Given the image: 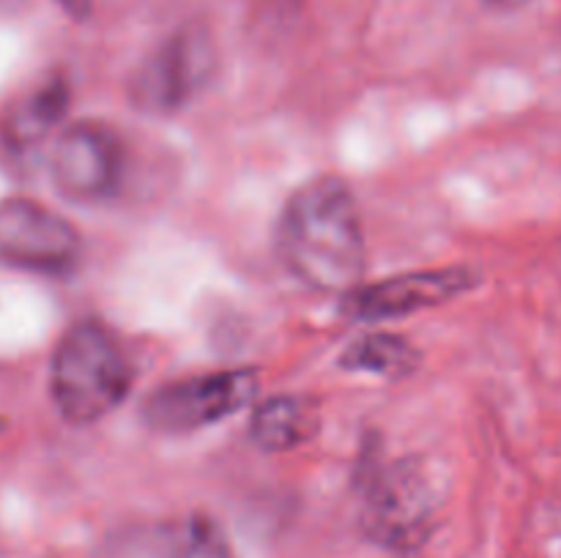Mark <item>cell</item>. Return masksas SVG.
I'll list each match as a JSON object with an SVG mask.
<instances>
[{"label": "cell", "instance_id": "11", "mask_svg": "<svg viewBox=\"0 0 561 558\" xmlns=\"http://www.w3.org/2000/svg\"><path fill=\"white\" fill-rule=\"evenodd\" d=\"M321 425V414L305 397L283 394L272 397L252 410L250 438L263 452H290L310 441Z\"/></svg>", "mask_w": 561, "mask_h": 558}, {"label": "cell", "instance_id": "3", "mask_svg": "<svg viewBox=\"0 0 561 558\" xmlns=\"http://www.w3.org/2000/svg\"><path fill=\"white\" fill-rule=\"evenodd\" d=\"M438 512L433 476L411 460L378 465L362 481V528L373 542L411 550L431 536Z\"/></svg>", "mask_w": 561, "mask_h": 558}, {"label": "cell", "instance_id": "6", "mask_svg": "<svg viewBox=\"0 0 561 558\" xmlns=\"http://www.w3.org/2000/svg\"><path fill=\"white\" fill-rule=\"evenodd\" d=\"M126 148L121 137L99 120H80L60 131L49 156L53 184L71 202H104L121 191Z\"/></svg>", "mask_w": 561, "mask_h": 558}, {"label": "cell", "instance_id": "8", "mask_svg": "<svg viewBox=\"0 0 561 558\" xmlns=\"http://www.w3.org/2000/svg\"><path fill=\"white\" fill-rule=\"evenodd\" d=\"M96 558H233V547L214 520L190 514L121 525L104 536Z\"/></svg>", "mask_w": 561, "mask_h": 558}, {"label": "cell", "instance_id": "2", "mask_svg": "<svg viewBox=\"0 0 561 558\" xmlns=\"http://www.w3.org/2000/svg\"><path fill=\"white\" fill-rule=\"evenodd\" d=\"M135 370L121 339L104 323L77 321L58 339L49 364V394L71 425H93L129 394Z\"/></svg>", "mask_w": 561, "mask_h": 558}, {"label": "cell", "instance_id": "10", "mask_svg": "<svg viewBox=\"0 0 561 558\" xmlns=\"http://www.w3.org/2000/svg\"><path fill=\"white\" fill-rule=\"evenodd\" d=\"M66 109H69V85L60 77L38 82L27 93H20L14 102L5 107L0 118V135L5 146L14 151H27L33 146H42L55 126H60Z\"/></svg>", "mask_w": 561, "mask_h": 558}, {"label": "cell", "instance_id": "1", "mask_svg": "<svg viewBox=\"0 0 561 558\" xmlns=\"http://www.w3.org/2000/svg\"><path fill=\"white\" fill-rule=\"evenodd\" d=\"M277 255L307 288L343 295L359 288L367 266L365 228L345 181L321 175L285 200Z\"/></svg>", "mask_w": 561, "mask_h": 558}, {"label": "cell", "instance_id": "4", "mask_svg": "<svg viewBox=\"0 0 561 558\" xmlns=\"http://www.w3.org/2000/svg\"><path fill=\"white\" fill-rule=\"evenodd\" d=\"M261 392L255 370H211L162 383L142 403L140 416L148 430L186 435L211 427L252 405Z\"/></svg>", "mask_w": 561, "mask_h": 558}, {"label": "cell", "instance_id": "13", "mask_svg": "<svg viewBox=\"0 0 561 558\" xmlns=\"http://www.w3.org/2000/svg\"><path fill=\"white\" fill-rule=\"evenodd\" d=\"M60 3H64V9L69 11L71 16H77V20H85V16H91L93 11L104 3V0H60Z\"/></svg>", "mask_w": 561, "mask_h": 558}, {"label": "cell", "instance_id": "5", "mask_svg": "<svg viewBox=\"0 0 561 558\" xmlns=\"http://www.w3.org/2000/svg\"><path fill=\"white\" fill-rule=\"evenodd\" d=\"M214 47L201 31H181L153 49L129 80V98L140 113L173 115L190 107L211 82Z\"/></svg>", "mask_w": 561, "mask_h": 558}, {"label": "cell", "instance_id": "14", "mask_svg": "<svg viewBox=\"0 0 561 558\" xmlns=\"http://www.w3.org/2000/svg\"><path fill=\"white\" fill-rule=\"evenodd\" d=\"M493 5H499V9H520V5H526L529 0H491Z\"/></svg>", "mask_w": 561, "mask_h": 558}, {"label": "cell", "instance_id": "12", "mask_svg": "<svg viewBox=\"0 0 561 558\" xmlns=\"http://www.w3.org/2000/svg\"><path fill=\"white\" fill-rule=\"evenodd\" d=\"M343 370L351 372H367V375L381 377H400L409 375L420 364V353L409 339L398 337V334L376 332L365 334V337L354 339L345 348L343 359H340Z\"/></svg>", "mask_w": 561, "mask_h": 558}, {"label": "cell", "instance_id": "9", "mask_svg": "<svg viewBox=\"0 0 561 558\" xmlns=\"http://www.w3.org/2000/svg\"><path fill=\"white\" fill-rule=\"evenodd\" d=\"M474 284V274L466 268H427L400 274L376 284H359L343 295V315L351 321H392L414 315L431 306L447 304Z\"/></svg>", "mask_w": 561, "mask_h": 558}, {"label": "cell", "instance_id": "7", "mask_svg": "<svg viewBox=\"0 0 561 558\" xmlns=\"http://www.w3.org/2000/svg\"><path fill=\"white\" fill-rule=\"evenodd\" d=\"M80 249L77 228L53 208L27 197L0 200V266L60 277L77 266Z\"/></svg>", "mask_w": 561, "mask_h": 558}]
</instances>
